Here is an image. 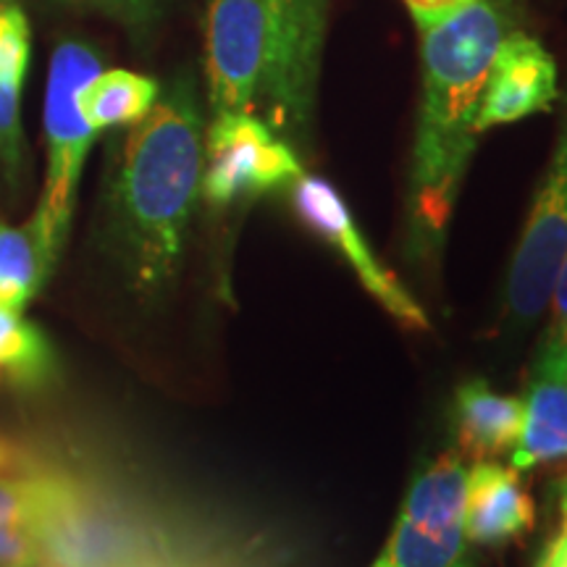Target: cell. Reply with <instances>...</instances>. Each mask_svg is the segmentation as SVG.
<instances>
[{"label":"cell","instance_id":"cell-1","mask_svg":"<svg viewBox=\"0 0 567 567\" xmlns=\"http://www.w3.org/2000/svg\"><path fill=\"white\" fill-rule=\"evenodd\" d=\"M520 0H473L442 24L421 30L423 95L408 182V258H442L452 213L478 145L476 118L494 53L520 30Z\"/></svg>","mask_w":567,"mask_h":567},{"label":"cell","instance_id":"cell-2","mask_svg":"<svg viewBox=\"0 0 567 567\" xmlns=\"http://www.w3.org/2000/svg\"><path fill=\"white\" fill-rule=\"evenodd\" d=\"M203 109L193 76L182 74L126 134L111 187V247L132 292L172 287L184 234L200 193Z\"/></svg>","mask_w":567,"mask_h":567},{"label":"cell","instance_id":"cell-3","mask_svg":"<svg viewBox=\"0 0 567 567\" xmlns=\"http://www.w3.org/2000/svg\"><path fill=\"white\" fill-rule=\"evenodd\" d=\"M268 21V59L258 103L264 122L302 147L313 134L329 0H260Z\"/></svg>","mask_w":567,"mask_h":567},{"label":"cell","instance_id":"cell-4","mask_svg":"<svg viewBox=\"0 0 567 567\" xmlns=\"http://www.w3.org/2000/svg\"><path fill=\"white\" fill-rule=\"evenodd\" d=\"M103 61L95 48L80 40H63L53 51L45 92V137H48V179L38 208L45 213L53 237L63 247L74 213L76 189L95 130L80 109V90L101 74Z\"/></svg>","mask_w":567,"mask_h":567},{"label":"cell","instance_id":"cell-5","mask_svg":"<svg viewBox=\"0 0 567 567\" xmlns=\"http://www.w3.org/2000/svg\"><path fill=\"white\" fill-rule=\"evenodd\" d=\"M465 473L452 452L425 465L371 567H476L463 530Z\"/></svg>","mask_w":567,"mask_h":567},{"label":"cell","instance_id":"cell-6","mask_svg":"<svg viewBox=\"0 0 567 567\" xmlns=\"http://www.w3.org/2000/svg\"><path fill=\"white\" fill-rule=\"evenodd\" d=\"M302 163L255 113H216L203 140L200 193L216 208L292 187Z\"/></svg>","mask_w":567,"mask_h":567},{"label":"cell","instance_id":"cell-7","mask_svg":"<svg viewBox=\"0 0 567 567\" xmlns=\"http://www.w3.org/2000/svg\"><path fill=\"white\" fill-rule=\"evenodd\" d=\"M567 255V90L549 166L515 247L505 289V321L513 329L534 323L547 308Z\"/></svg>","mask_w":567,"mask_h":567},{"label":"cell","instance_id":"cell-8","mask_svg":"<svg viewBox=\"0 0 567 567\" xmlns=\"http://www.w3.org/2000/svg\"><path fill=\"white\" fill-rule=\"evenodd\" d=\"M268 59V21L260 0H208L205 76L216 113H252Z\"/></svg>","mask_w":567,"mask_h":567},{"label":"cell","instance_id":"cell-9","mask_svg":"<svg viewBox=\"0 0 567 567\" xmlns=\"http://www.w3.org/2000/svg\"><path fill=\"white\" fill-rule=\"evenodd\" d=\"M292 203L297 216L313 229L318 237H323L334 250L347 260L358 281L363 284L365 292L373 297L381 308L386 310L394 321H400L405 329L425 331L429 329V316L415 297L396 281V276L386 266L379 264L371 245L363 237V231L354 224L350 208L342 200V195L331 187L321 176H300L292 184Z\"/></svg>","mask_w":567,"mask_h":567},{"label":"cell","instance_id":"cell-10","mask_svg":"<svg viewBox=\"0 0 567 567\" xmlns=\"http://www.w3.org/2000/svg\"><path fill=\"white\" fill-rule=\"evenodd\" d=\"M559 101L557 63L526 27L509 32L496 48L476 118L478 134L549 111Z\"/></svg>","mask_w":567,"mask_h":567},{"label":"cell","instance_id":"cell-11","mask_svg":"<svg viewBox=\"0 0 567 567\" xmlns=\"http://www.w3.org/2000/svg\"><path fill=\"white\" fill-rule=\"evenodd\" d=\"M567 352L542 344L534 379L523 400L520 436L513 446V467H528L567 460Z\"/></svg>","mask_w":567,"mask_h":567},{"label":"cell","instance_id":"cell-12","mask_svg":"<svg viewBox=\"0 0 567 567\" xmlns=\"http://www.w3.org/2000/svg\"><path fill=\"white\" fill-rule=\"evenodd\" d=\"M534 526V502L515 467L478 460L465 473L463 530L471 544H505Z\"/></svg>","mask_w":567,"mask_h":567},{"label":"cell","instance_id":"cell-13","mask_svg":"<svg viewBox=\"0 0 567 567\" xmlns=\"http://www.w3.org/2000/svg\"><path fill=\"white\" fill-rule=\"evenodd\" d=\"M32 30L24 0H0V168L17 187L24 172L21 90L30 69Z\"/></svg>","mask_w":567,"mask_h":567},{"label":"cell","instance_id":"cell-14","mask_svg":"<svg viewBox=\"0 0 567 567\" xmlns=\"http://www.w3.org/2000/svg\"><path fill=\"white\" fill-rule=\"evenodd\" d=\"M452 421L460 450L467 457L488 460L505 455L520 436L523 400L496 394L484 381H467L457 389Z\"/></svg>","mask_w":567,"mask_h":567},{"label":"cell","instance_id":"cell-15","mask_svg":"<svg viewBox=\"0 0 567 567\" xmlns=\"http://www.w3.org/2000/svg\"><path fill=\"white\" fill-rule=\"evenodd\" d=\"M59 252V239L40 208L24 226L0 221V308H24L51 276Z\"/></svg>","mask_w":567,"mask_h":567},{"label":"cell","instance_id":"cell-16","mask_svg":"<svg viewBox=\"0 0 567 567\" xmlns=\"http://www.w3.org/2000/svg\"><path fill=\"white\" fill-rule=\"evenodd\" d=\"M161 84L137 71H101L80 90V109L95 132L137 124L158 101Z\"/></svg>","mask_w":567,"mask_h":567},{"label":"cell","instance_id":"cell-17","mask_svg":"<svg viewBox=\"0 0 567 567\" xmlns=\"http://www.w3.org/2000/svg\"><path fill=\"white\" fill-rule=\"evenodd\" d=\"M55 368V354L38 326L21 321L19 310L0 308V371L21 389H40Z\"/></svg>","mask_w":567,"mask_h":567},{"label":"cell","instance_id":"cell-18","mask_svg":"<svg viewBox=\"0 0 567 567\" xmlns=\"http://www.w3.org/2000/svg\"><path fill=\"white\" fill-rule=\"evenodd\" d=\"M48 3L116 21L140 45L153 38L166 17V0H48Z\"/></svg>","mask_w":567,"mask_h":567},{"label":"cell","instance_id":"cell-19","mask_svg":"<svg viewBox=\"0 0 567 567\" xmlns=\"http://www.w3.org/2000/svg\"><path fill=\"white\" fill-rule=\"evenodd\" d=\"M42 551L32 528H0V567H40Z\"/></svg>","mask_w":567,"mask_h":567},{"label":"cell","instance_id":"cell-20","mask_svg":"<svg viewBox=\"0 0 567 567\" xmlns=\"http://www.w3.org/2000/svg\"><path fill=\"white\" fill-rule=\"evenodd\" d=\"M549 300H551V323H549L547 337H544V344L559 347V350L567 352V255L557 271Z\"/></svg>","mask_w":567,"mask_h":567},{"label":"cell","instance_id":"cell-21","mask_svg":"<svg viewBox=\"0 0 567 567\" xmlns=\"http://www.w3.org/2000/svg\"><path fill=\"white\" fill-rule=\"evenodd\" d=\"M402 3H405L410 17L415 19V24L421 30H429V27L442 24V21L467 9L473 0H402Z\"/></svg>","mask_w":567,"mask_h":567},{"label":"cell","instance_id":"cell-22","mask_svg":"<svg viewBox=\"0 0 567 567\" xmlns=\"http://www.w3.org/2000/svg\"><path fill=\"white\" fill-rule=\"evenodd\" d=\"M126 567H216L213 563H203V559H193V557H176L172 551L158 549L153 555L137 559V563L126 565Z\"/></svg>","mask_w":567,"mask_h":567},{"label":"cell","instance_id":"cell-23","mask_svg":"<svg viewBox=\"0 0 567 567\" xmlns=\"http://www.w3.org/2000/svg\"><path fill=\"white\" fill-rule=\"evenodd\" d=\"M13 465H17V455H13L11 446H6L3 442H0V476H3V473L19 471V467H13Z\"/></svg>","mask_w":567,"mask_h":567},{"label":"cell","instance_id":"cell-24","mask_svg":"<svg viewBox=\"0 0 567 567\" xmlns=\"http://www.w3.org/2000/svg\"><path fill=\"white\" fill-rule=\"evenodd\" d=\"M544 567H567V542L563 544V547H557L555 551H551L547 565Z\"/></svg>","mask_w":567,"mask_h":567},{"label":"cell","instance_id":"cell-25","mask_svg":"<svg viewBox=\"0 0 567 567\" xmlns=\"http://www.w3.org/2000/svg\"><path fill=\"white\" fill-rule=\"evenodd\" d=\"M565 375H567V360H565Z\"/></svg>","mask_w":567,"mask_h":567}]
</instances>
